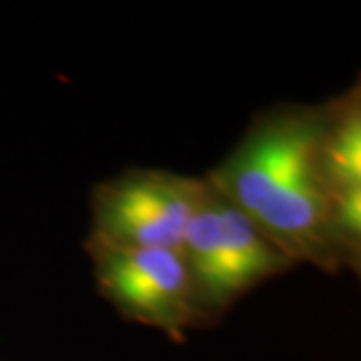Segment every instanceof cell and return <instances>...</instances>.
Masks as SVG:
<instances>
[{
	"label": "cell",
	"instance_id": "2",
	"mask_svg": "<svg viewBox=\"0 0 361 361\" xmlns=\"http://www.w3.org/2000/svg\"><path fill=\"white\" fill-rule=\"evenodd\" d=\"M179 253L199 307L217 315L259 283L295 263L205 179V193L183 237Z\"/></svg>",
	"mask_w": 361,
	"mask_h": 361
},
{
	"label": "cell",
	"instance_id": "4",
	"mask_svg": "<svg viewBox=\"0 0 361 361\" xmlns=\"http://www.w3.org/2000/svg\"><path fill=\"white\" fill-rule=\"evenodd\" d=\"M101 295L130 322L183 339L209 322L179 251L123 249L87 241Z\"/></svg>",
	"mask_w": 361,
	"mask_h": 361
},
{
	"label": "cell",
	"instance_id": "5",
	"mask_svg": "<svg viewBox=\"0 0 361 361\" xmlns=\"http://www.w3.org/2000/svg\"><path fill=\"white\" fill-rule=\"evenodd\" d=\"M319 161L331 199L361 189V109L357 90L327 104Z\"/></svg>",
	"mask_w": 361,
	"mask_h": 361
},
{
	"label": "cell",
	"instance_id": "1",
	"mask_svg": "<svg viewBox=\"0 0 361 361\" xmlns=\"http://www.w3.org/2000/svg\"><path fill=\"white\" fill-rule=\"evenodd\" d=\"M323 106H279L261 115L205 179L243 211L295 265L341 267L329 231L331 195L319 161Z\"/></svg>",
	"mask_w": 361,
	"mask_h": 361
},
{
	"label": "cell",
	"instance_id": "3",
	"mask_svg": "<svg viewBox=\"0 0 361 361\" xmlns=\"http://www.w3.org/2000/svg\"><path fill=\"white\" fill-rule=\"evenodd\" d=\"M203 193L205 179L159 169L127 171L94 189L89 241L179 251Z\"/></svg>",
	"mask_w": 361,
	"mask_h": 361
}]
</instances>
